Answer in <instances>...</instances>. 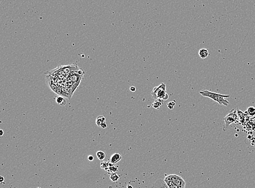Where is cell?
I'll list each match as a JSON object with an SVG mask.
<instances>
[{
    "instance_id": "1",
    "label": "cell",
    "mask_w": 255,
    "mask_h": 188,
    "mask_svg": "<svg viewBox=\"0 0 255 188\" xmlns=\"http://www.w3.org/2000/svg\"><path fill=\"white\" fill-rule=\"evenodd\" d=\"M200 94L203 97H208L214 101L217 102L220 105H224L228 106L229 104V102L226 99L227 98L230 97V95L218 94L216 92H210L207 90H204L200 92Z\"/></svg>"
},
{
    "instance_id": "2",
    "label": "cell",
    "mask_w": 255,
    "mask_h": 188,
    "mask_svg": "<svg viewBox=\"0 0 255 188\" xmlns=\"http://www.w3.org/2000/svg\"><path fill=\"white\" fill-rule=\"evenodd\" d=\"M164 181L169 188H185L186 182L181 176L173 174L166 176Z\"/></svg>"
},
{
    "instance_id": "3",
    "label": "cell",
    "mask_w": 255,
    "mask_h": 188,
    "mask_svg": "<svg viewBox=\"0 0 255 188\" xmlns=\"http://www.w3.org/2000/svg\"><path fill=\"white\" fill-rule=\"evenodd\" d=\"M152 98L155 99H162L164 101L168 100L169 95L166 90V85L164 83H161L155 87L151 92Z\"/></svg>"
},
{
    "instance_id": "4",
    "label": "cell",
    "mask_w": 255,
    "mask_h": 188,
    "mask_svg": "<svg viewBox=\"0 0 255 188\" xmlns=\"http://www.w3.org/2000/svg\"><path fill=\"white\" fill-rule=\"evenodd\" d=\"M238 120V115L237 111L235 109L231 110L229 113L224 118V121L225 122V125L223 126V131H226L230 126V125L232 123H235Z\"/></svg>"
},
{
    "instance_id": "5",
    "label": "cell",
    "mask_w": 255,
    "mask_h": 188,
    "mask_svg": "<svg viewBox=\"0 0 255 188\" xmlns=\"http://www.w3.org/2000/svg\"><path fill=\"white\" fill-rule=\"evenodd\" d=\"M151 188H169L164 180L158 179L153 184Z\"/></svg>"
},
{
    "instance_id": "6",
    "label": "cell",
    "mask_w": 255,
    "mask_h": 188,
    "mask_svg": "<svg viewBox=\"0 0 255 188\" xmlns=\"http://www.w3.org/2000/svg\"><path fill=\"white\" fill-rule=\"evenodd\" d=\"M122 155L119 153H115L111 155L110 158V162L112 164H115L122 159Z\"/></svg>"
},
{
    "instance_id": "7",
    "label": "cell",
    "mask_w": 255,
    "mask_h": 188,
    "mask_svg": "<svg viewBox=\"0 0 255 188\" xmlns=\"http://www.w3.org/2000/svg\"><path fill=\"white\" fill-rule=\"evenodd\" d=\"M199 56L201 58H202V60H204V59H205L207 57H208V55H209L208 50L206 49H200L199 51Z\"/></svg>"
},
{
    "instance_id": "8",
    "label": "cell",
    "mask_w": 255,
    "mask_h": 188,
    "mask_svg": "<svg viewBox=\"0 0 255 188\" xmlns=\"http://www.w3.org/2000/svg\"><path fill=\"white\" fill-rule=\"evenodd\" d=\"M164 102V101L162 99H156L152 104V106L155 109H159L163 103Z\"/></svg>"
},
{
    "instance_id": "9",
    "label": "cell",
    "mask_w": 255,
    "mask_h": 188,
    "mask_svg": "<svg viewBox=\"0 0 255 188\" xmlns=\"http://www.w3.org/2000/svg\"><path fill=\"white\" fill-rule=\"evenodd\" d=\"M118 171V166L115 165L114 164L111 163V165L109 167L108 170H107L108 173V174H111V173H116V172Z\"/></svg>"
},
{
    "instance_id": "10",
    "label": "cell",
    "mask_w": 255,
    "mask_h": 188,
    "mask_svg": "<svg viewBox=\"0 0 255 188\" xmlns=\"http://www.w3.org/2000/svg\"><path fill=\"white\" fill-rule=\"evenodd\" d=\"M56 101L57 102V104H59L60 106H64L67 104V101L64 99L63 97L58 96L56 97Z\"/></svg>"
},
{
    "instance_id": "11",
    "label": "cell",
    "mask_w": 255,
    "mask_h": 188,
    "mask_svg": "<svg viewBox=\"0 0 255 188\" xmlns=\"http://www.w3.org/2000/svg\"><path fill=\"white\" fill-rule=\"evenodd\" d=\"M104 122H106V118L104 116H99L96 119V124L97 126L100 127V125Z\"/></svg>"
},
{
    "instance_id": "12",
    "label": "cell",
    "mask_w": 255,
    "mask_h": 188,
    "mask_svg": "<svg viewBox=\"0 0 255 188\" xmlns=\"http://www.w3.org/2000/svg\"><path fill=\"white\" fill-rule=\"evenodd\" d=\"M97 158L99 159L100 161H104L106 157V154L104 153V151H99L97 152Z\"/></svg>"
},
{
    "instance_id": "13",
    "label": "cell",
    "mask_w": 255,
    "mask_h": 188,
    "mask_svg": "<svg viewBox=\"0 0 255 188\" xmlns=\"http://www.w3.org/2000/svg\"><path fill=\"white\" fill-rule=\"evenodd\" d=\"M111 163L110 161H103L101 163V168L107 171L111 165Z\"/></svg>"
},
{
    "instance_id": "14",
    "label": "cell",
    "mask_w": 255,
    "mask_h": 188,
    "mask_svg": "<svg viewBox=\"0 0 255 188\" xmlns=\"http://www.w3.org/2000/svg\"><path fill=\"white\" fill-rule=\"evenodd\" d=\"M246 111L249 116H253L255 115V108L253 107H250L248 108L247 111Z\"/></svg>"
},
{
    "instance_id": "15",
    "label": "cell",
    "mask_w": 255,
    "mask_h": 188,
    "mask_svg": "<svg viewBox=\"0 0 255 188\" xmlns=\"http://www.w3.org/2000/svg\"><path fill=\"white\" fill-rule=\"evenodd\" d=\"M110 179L111 181L115 182L119 179V176L116 173H111L110 175Z\"/></svg>"
},
{
    "instance_id": "16",
    "label": "cell",
    "mask_w": 255,
    "mask_h": 188,
    "mask_svg": "<svg viewBox=\"0 0 255 188\" xmlns=\"http://www.w3.org/2000/svg\"><path fill=\"white\" fill-rule=\"evenodd\" d=\"M176 105V101L175 100H173V101L170 102L168 103L167 104V106L168 107L169 109H173L174 107Z\"/></svg>"
},
{
    "instance_id": "17",
    "label": "cell",
    "mask_w": 255,
    "mask_h": 188,
    "mask_svg": "<svg viewBox=\"0 0 255 188\" xmlns=\"http://www.w3.org/2000/svg\"><path fill=\"white\" fill-rule=\"evenodd\" d=\"M100 127L102 128L103 129H106V128L107 127V125L106 123V122H104V123H102V124L100 125Z\"/></svg>"
},
{
    "instance_id": "18",
    "label": "cell",
    "mask_w": 255,
    "mask_h": 188,
    "mask_svg": "<svg viewBox=\"0 0 255 188\" xmlns=\"http://www.w3.org/2000/svg\"><path fill=\"white\" fill-rule=\"evenodd\" d=\"M88 160H89V161H94V157L92 156V155H90V156H88Z\"/></svg>"
},
{
    "instance_id": "19",
    "label": "cell",
    "mask_w": 255,
    "mask_h": 188,
    "mask_svg": "<svg viewBox=\"0 0 255 188\" xmlns=\"http://www.w3.org/2000/svg\"><path fill=\"white\" fill-rule=\"evenodd\" d=\"M130 90L132 92H136V87H134V86H131V87H130Z\"/></svg>"
},
{
    "instance_id": "20",
    "label": "cell",
    "mask_w": 255,
    "mask_h": 188,
    "mask_svg": "<svg viewBox=\"0 0 255 188\" xmlns=\"http://www.w3.org/2000/svg\"><path fill=\"white\" fill-rule=\"evenodd\" d=\"M4 181H5V178H4V177L2 176H0V182H1V183H2L4 182Z\"/></svg>"
},
{
    "instance_id": "21",
    "label": "cell",
    "mask_w": 255,
    "mask_h": 188,
    "mask_svg": "<svg viewBox=\"0 0 255 188\" xmlns=\"http://www.w3.org/2000/svg\"><path fill=\"white\" fill-rule=\"evenodd\" d=\"M3 133H4V132L3 131L2 129H1L0 130V136H2L3 135Z\"/></svg>"
},
{
    "instance_id": "22",
    "label": "cell",
    "mask_w": 255,
    "mask_h": 188,
    "mask_svg": "<svg viewBox=\"0 0 255 188\" xmlns=\"http://www.w3.org/2000/svg\"><path fill=\"white\" fill-rule=\"evenodd\" d=\"M127 188H133V186H131V185H129V186H127Z\"/></svg>"
},
{
    "instance_id": "23",
    "label": "cell",
    "mask_w": 255,
    "mask_h": 188,
    "mask_svg": "<svg viewBox=\"0 0 255 188\" xmlns=\"http://www.w3.org/2000/svg\"></svg>"
}]
</instances>
